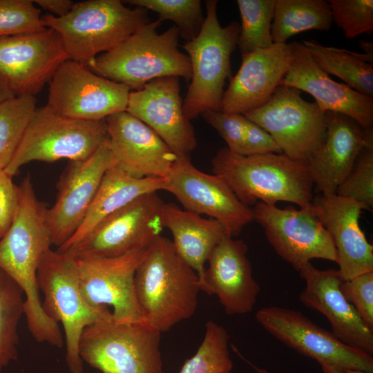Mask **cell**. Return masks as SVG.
Returning <instances> with one entry per match:
<instances>
[{
	"label": "cell",
	"mask_w": 373,
	"mask_h": 373,
	"mask_svg": "<svg viewBox=\"0 0 373 373\" xmlns=\"http://www.w3.org/2000/svg\"><path fill=\"white\" fill-rule=\"evenodd\" d=\"M134 285L142 321L160 333L189 319L197 309L198 276L166 238L160 236L144 250Z\"/></svg>",
	"instance_id": "cell-1"
},
{
	"label": "cell",
	"mask_w": 373,
	"mask_h": 373,
	"mask_svg": "<svg viewBox=\"0 0 373 373\" xmlns=\"http://www.w3.org/2000/svg\"><path fill=\"white\" fill-rule=\"evenodd\" d=\"M211 164L213 174L222 178L248 207L258 202L276 205L280 201L300 208L312 205L314 184L307 162L283 153L244 155L223 147Z\"/></svg>",
	"instance_id": "cell-2"
},
{
	"label": "cell",
	"mask_w": 373,
	"mask_h": 373,
	"mask_svg": "<svg viewBox=\"0 0 373 373\" xmlns=\"http://www.w3.org/2000/svg\"><path fill=\"white\" fill-rule=\"evenodd\" d=\"M162 20L151 21L113 49L96 56L87 66L95 73L140 90L150 81L175 76L189 81V56L180 51V31L172 26L162 33Z\"/></svg>",
	"instance_id": "cell-3"
},
{
	"label": "cell",
	"mask_w": 373,
	"mask_h": 373,
	"mask_svg": "<svg viewBox=\"0 0 373 373\" xmlns=\"http://www.w3.org/2000/svg\"><path fill=\"white\" fill-rule=\"evenodd\" d=\"M41 21L46 28L59 35L68 59L86 65L151 21L148 10L126 7L119 0L74 3L65 16L46 14Z\"/></svg>",
	"instance_id": "cell-4"
},
{
	"label": "cell",
	"mask_w": 373,
	"mask_h": 373,
	"mask_svg": "<svg viewBox=\"0 0 373 373\" xmlns=\"http://www.w3.org/2000/svg\"><path fill=\"white\" fill-rule=\"evenodd\" d=\"M217 4L216 0L205 1L200 31L182 46L191 66V83L182 104L190 121L207 111H220L224 82L231 74V55L238 46L240 24L231 21L222 27Z\"/></svg>",
	"instance_id": "cell-5"
},
{
	"label": "cell",
	"mask_w": 373,
	"mask_h": 373,
	"mask_svg": "<svg viewBox=\"0 0 373 373\" xmlns=\"http://www.w3.org/2000/svg\"><path fill=\"white\" fill-rule=\"evenodd\" d=\"M161 333L144 321L111 316L84 329L79 341L83 362L102 373H163Z\"/></svg>",
	"instance_id": "cell-6"
},
{
	"label": "cell",
	"mask_w": 373,
	"mask_h": 373,
	"mask_svg": "<svg viewBox=\"0 0 373 373\" xmlns=\"http://www.w3.org/2000/svg\"><path fill=\"white\" fill-rule=\"evenodd\" d=\"M39 289L46 314L61 323L66 343V361L70 373H83L79 341L87 326L112 315L106 306L93 307L84 299L79 287L76 260L66 252L50 249L37 271Z\"/></svg>",
	"instance_id": "cell-7"
},
{
	"label": "cell",
	"mask_w": 373,
	"mask_h": 373,
	"mask_svg": "<svg viewBox=\"0 0 373 373\" xmlns=\"http://www.w3.org/2000/svg\"><path fill=\"white\" fill-rule=\"evenodd\" d=\"M105 119L88 121L64 117L47 105L37 108L6 172L13 177L33 161L82 160L107 140Z\"/></svg>",
	"instance_id": "cell-8"
},
{
	"label": "cell",
	"mask_w": 373,
	"mask_h": 373,
	"mask_svg": "<svg viewBox=\"0 0 373 373\" xmlns=\"http://www.w3.org/2000/svg\"><path fill=\"white\" fill-rule=\"evenodd\" d=\"M164 204L157 192L142 195L104 218L76 245L62 252L79 259L144 250L161 236Z\"/></svg>",
	"instance_id": "cell-9"
},
{
	"label": "cell",
	"mask_w": 373,
	"mask_h": 373,
	"mask_svg": "<svg viewBox=\"0 0 373 373\" xmlns=\"http://www.w3.org/2000/svg\"><path fill=\"white\" fill-rule=\"evenodd\" d=\"M267 131L289 157L307 162L323 142L327 128L325 112L316 102L301 97L300 90L279 86L260 106L243 115Z\"/></svg>",
	"instance_id": "cell-10"
},
{
	"label": "cell",
	"mask_w": 373,
	"mask_h": 373,
	"mask_svg": "<svg viewBox=\"0 0 373 373\" xmlns=\"http://www.w3.org/2000/svg\"><path fill=\"white\" fill-rule=\"evenodd\" d=\"M48 84V106L64 117L88 121L126 111L131 92L71 59L59 65Z\"/></svg>",
	"instance_id": "cell-11"
},
{
	"label": "cell",
	"mask_w": 373,
	"mask_h": 373,
	"mask_svg": "<svg viewBox=\"0 0 373 373\" xmlns=\"http://www.w3.org/2000/svg\"><path fill=\"white\" fill-rule=\"evenodd\" d=\"M256 319L274 338L319 365L373 373L370 354L343 343L300 311L264 307L257 311Z\"/></svg>",
	"instance_id": "cell-12"
},
{
	"label": "cell",
	"mask_w": 373,
	"mask_h": 373,
	"mask_svg": "<svg viewBox=\"0 0 373 373\" xmlns=\"http://www.w3.org/2000/svg\"><path fill=\"white\" fill-rule=\"evenodd\" d=\"M253 211L254 220L264 229L269 244L296 271L299 272L315 258L337 262L333 241L312 205L297 210L258 202Z\"/></svg>",
	"instance_id": "cell-13"
},
{
	"label": "cell",
	"mask_w": 373,
	"mask_h": 373,
	"mask_svg": "<svg viewBox=\"0 0 373 373\" xmlns=\"http://www.w3.org/2000/svg\"><path fill=\"white\" fill-rule=\"evenodd\" d=\"M164 190L174 195L184 209L220 222L233 238L254 220L253 209L241 202L222 178L200 171L189 157H177Z\"/></svg>",
	"instance_id": "cell-14"
},
{
	"label": "cell",
	"mask_w": 373,
	"mask_h": 373,
	"mask_svg": "<svg viewBox=\"0 0 373 373\" xmlns=\"http://www.w3.org/2000/svg\"><path fill=\"white\" fill-rule=\"evenodd\" d=\"M114 165L108 138L90 157L70 161L57 182L55 204L46 212L52 245L61 247L77 231L105 173Z\"/></svg>",
	"instance_id": "cell-15"
},
{
	"label": "cell",
	"mask_w": 373,
	"mask_h": 373,
	"mask_svg": "<svg viewBox=\"0 0 373 373\" xmlns=\"http://www.w3.org/2000/svg\"><path fill=\"white\" fill-rule=\"evenodd\" d=\"M67 59L61 37L52 28L0 37V79L15 96L37 94Z\"/></svg>",
	"instance_id": "cell-16"
},
{
	"label": "cell",
	"mask_w": 373,
	"mask_h": 373,
	"mask_svg": "<svg viewBox=\"0 0 373 373\" xmlns=\"http://www.w3.org/2000/svg\"><path fill=\"white\" fill-rule=\"evenodd\" d=\"M17 208L0 238V269L12 280L35 276L52 245L46 220L47 208L36 196L29 175L18 186Z\"/></svg>",
	"instance_id": "cell-17"
},
{
	"label": "cell",
	"mask_w": 373,
	"mask_h": 373,
	"mask_svg": "<svg viewBox=\"0 0 373 373\" xmlns=\"http://www.w3.org/2000/svg\"><path fill=\"white\" fill-rule=\"evenodd\" d=\"M144 250L118 257L75 259L79 287L86 301L93 307H112L113 318L118 321H143L134 279Z\"/></svg>",
	"instance_id": "cell-18"
},
{
	"label": "cell",
	"mask_w": 373,
	"mask_h": 373,
	"mask_svg": "<svg viewBox=\"0 0 373 373\" xmlns=\"http://www.w3.org/2000/svg\"><path fill=\"white\" fill-rule=\"evenodd\" d=\"M182 104L180 77H164L131 91L126 111L155 131L177 157H189L197 140Z\"/></svg>",
	"instance_id": "cell-19"
},
{
	"label": "cell",
	"mask_w": 373,
	"mask_h": 373,
	"mask_svg": "<svg viewBox=\"0 0 373 373\" xmlns=\"http://www.w3.org/2000/svg\"><path fill=\"white\" fill-rule=\"evenodd\" d=\"M305 288L299 295L307 307L318 311L330 323L332 333L341 342L373 353V329L363 322L341 289L338 269H318L308 262L300 271Z\"/></svg>",
	"instance_id": "cell-20"
},
{
	"label": "cell",
	"mask_w": 373,
	"mask_h": 373,
	"mask_svg": "<svg viewBox=\"0 0 373 373\" xmlns=\"http://www.w3.org/2000/svg\"><path fill=\"white\" fill-rule=\"evenodd\" d=\"M115 165L137 178H165L177 156L149 126L126 111L105 119Z\"/></svg>",
	"instance_id": "cell-21"
},
{
	"label": "cell",
	"mask_w": 373,
	"mask_h": 373,
	"mask_svg": "<svg viewBox=\"0 0 373 373\" xmlns=\"http://www.w3.org/2000/svg\"><path fill=\"white\" fill-rule=\"evenodd\" d=\"M247 251L243 240L226 235L211 253L208 267L199 278L200 291L216 295L228 315L251 312L260 291Z\"/></svg>",
	"instance_id": "cell-22"
},
{
	"label": "cell",
	"mask_w": 373,
	"mask_h": 373,
	"mask_svg": "<svg viewBox=\"0 0 373 373\" xmlns=\"http://www.w3.org/2000/svg\"><path fill=\"white\" fill-rule=\"evenodd\" d=\"M291 45L288 70L280 86L309 93L323 112L342 113L356 120L365 129L373 128V97L332 80L302 43L294 41Z\"/></svg>",
	"instance_id": "cell-23"
},
{
	"label": "cell",
	"mask_w": 373,
	"mask_h": 373,
	"mask_svg": "<svg viewBox=\"0 0 373 373\" xmlns=\"http://www.w3.org/2000/svg\"><path fill=\"white\" fill-rule=\"evenodd\" d=\"M312 205L329 233L337 254L343 280L373 271V246L359 225L364 207L356 200L334 194L317 193Z\"/></svg>",
	"instance_id": "cell-24"
},
{
	"label": "cell",
	"mask_w": 373,
	"mask_h": 373,
	"mask_svg": "<svg viewBox=\"0 0 373 373\" xmlns=\"http://www.w3.org/2000/svg\"><path fill=\"white\" fill-rule=\"evenodd\" d=\"M291 55V43L241 55L240 67L224 91L220 111L244 115L265 104L280 86Z\"/></svg>",
	"instance_id": "cell-25"
},
{
	"label": "cell",
	"mask_w": 373,
	"mask_h": 373,
	"mask_svg": "<svg viewBox=\"0 0 373 373\" xmlns=\"http://www.w3.org/2000/svg\"><path fill=\"white\" fill-rule=\"evenodd\" d=\"M327 128L324 139L307 160V166L317 193H336L349 175L365 144L367 130L352 117L325 112Z\"/></svg>",
	"instance_id": "cell-26"
},
{
	"label": "cell",
	"mask_w": 373,
	"mask_h": 373,
	"mask_svg": "<svg viewBox=\"0 0 373 373\" xmlns=\"http://www.w3.org/2000/svg\"><path fill=\"white\" fill-rule=\"evenodd\" d=\"M162 223L171 232L177 252L199 278L204 274L205 265L215 247L229 235L218 220L206 219L173 203H164Z\"/></svg>",
	"instance_id": "cell-27"
},
{
	"label": "cell",
	"mask_w": 373,
	"mask_h": 373,
	"mask_svg": "<svg viewBox=\"0 0 373 373\" xmlns=\"http://www.w3.org/2000/svg\"><path fill=\"white\" fill-rule=\"evenodd\" d=\"M164 185L165 178H137L113 166L105 173L83 222L74 235L57 250L65 251L74 247L104 218L142 195L164 190Z\"/></svg>",
	"instance_id": "cell-28"
},
{
	"label": "cell",
	"mask_w": 373,
	"mask_h": 373,
	"mask_svg": "<svg viewBox=\"0 0 373 373\" xmlns=\"http://www.w3.org/2000/svg\"><path fill=\"white\" fill-rule=\"evenodd\" d=\"M302 44L327 75H335L349 87L373 97V55L325 46L315 40H303Z\"/></svg>",
	"instance_id": "cell-29"
},
{
	"label": "cell",
	"mask_w": 373,
	"mask_h": 373,
	"mask_svg": "<svg viewBox=\"0 0 373 373\" xmlns=\"http://www.w3.org/2000/svg\"><path fill=\"white\" fill-rule=\"evenodd\" d=\"M332 23L328 1L276 0L271 35L274 44H285L304 31H328Z\"/></svg>",
	"instance_id": "cell-30"
},
{
	"label": "cell",
	"mask_w": 373,
	"mask_h": 373,
	"mask_svg": "<svg viewBox=\"0 0 373 373\" xmlns=\"http://www.w3.org/2000/svg\"><path fill=\"white\" fill-rule=\"evenodd\" d=\"M25 298L20 287L0 269V373L17 359L19 321Z\"/></svg>",
	"instance_id": "cell-31"
},
{
	"label": "cell",
	"mask_w": 373,
	"mask_h": 373,
	"mask_svg": "<svg viewBox=\"0 0 373 373\" xmlns=\"http://www.w3.org/2000/svg\"><path fill=\"white\" fill-rule=\"evenodd\" d=\"M35 95L15 96L0 104V170L10 163L37 108Z\"/></svg>",
	"instance_id": "cell-32"
},
{
	"label": "cell",
	"mask_w": 373,
	"mask_h": 373,
	"mask_svg": "<svg viewBox=\"0 0 373 373\" xmlns=\"http://www.w3.org/2000/svg\"><path fill=\"white\" fill-rule=\"evenodd\" d=\"M276 0H238L241 24L238 41L241 55L271 47Z\"/></svg>",
	"instance_id": "cell-33"
},
{
	"label": "cell",
	"mask_w": 373,
	"mask_h": 373,
	"mask_svg": "<svg viewBox=\"0 0 373 373\" xmlns=\"http://www.w3.org/2000/svg\"><path fill=\"white\" fill-rule=\"evenodd\" d=\"M229 338L223 326L208 321L200 345L179 373H231L233 364L229 350Z\"/></svg>",
	"instance_id": "cell-34"
},
{
	"label": "cell",
	"mask_w": 373,
	"mask_h": 373,
	"mask_svg": "<svg viewBox=\"0 0 373 373\" xmlns=\"http://www.w3.org/2000/svg\"><path fill=\"white\" fill-rule=\"evenodd\" d=\"M123 3L152 10L162 21H173L185 42L198 35L204 21L200 0H127Z\"/></svg>",
	"instance_id": "cell-35"
},
{
	"label": "cell",
	"mask_w": 373,
	"mask_h": 373,
	"mask_svg": "<svg viewBox=\"0 0 373 373\" xmlns=\"http://www.w3.org/2000/svg\"><path fill=\"white\" fill-rule=\"evenodd\" d=\"M336 194L361 204L365 210L373 208V128L367 130L364 145L346 179Z\"/></svg>",
	"instance_id": "cell-36"
},
{
	"label": "cell",
	"mask_w": 373,
	"mask_h": 373,
	"mask_svg": "<svg viewBox=\"0 0 373 373\" xmlns=\"http://www.w3.org/2000/svg\"><path fill=\"white\" fill-rule=\"evenodd\" d=\"M46 28L33 1L0 0V37L37 33Z\"/></svg>",
	"instance_id": "cell-37"
},
{
	"label": "cell",
	"mask_w": 373,
	"mask_h": 373,
	"mask_svg": "<svg viewBox=\"0 0 373 373\" xmlns=\"http://www.w3.org/2000/svg\"><path fill=\"white\" fill-rule=\"evenodd\" d=\"M333 21L347 39L373 32L372 0H330Z\"/></svg>",
	"instance_id": "cell-38"
},
{
	"label": "cell",
	"mask_w": 373,
	"mask_h": 373,
	"mask_svg": "<svg viewBox=\"0 0 373 373\" xmlns=\"http://www.w3.org/2000/svg\"><path fill=\"white\" fill-rule=\"evenodd\" d=\"M201 115L217 131L229 150L244 155L246 117L243 115L207 111Z\"/></svg>",
	"instance_id": "cell-39"
},
{
	"label": "cell",
	"mask_w": 373,
	"mask_h": 373,
	"mask_svg": "<svg viewBox=\"0 0 373 373\" xmlns=\"http://www.w3.org/2000/svg\"><path fill=\"white\" fill-rule=\"evenodd\" d=\"M341 289L363 322L373 329V271L344 280Z\"/></svg>",
	"instance_id": "cell-40"
},
{
	"label": "cell",
	"mask_w": 373,
	"mask_h": 373,
	"mask_svg": "<svg viewBox=\"0 0 373 373\" xmlns=\"http://www.w3.org/2000/svg\"><path fill=\"white\" fill-rule=\"evenodd\" d=\"M5 170H0V238L8 230L17 208L18 186Z\"/></svg>",
	"instance_id": "cell-41"
},
{
	"label": "cell",
	"mask_w": 373,
	"mask_h": 373,
	"mask_svg": "<svg viewBox=\"0 0 373 373\" xmlns=\"http://www.w3.org/2000/svg\"><path fill=\"white\" fill-rule=\"evenodd\" d=\"M270 153H281L282 151L267 131L246 117L244 155Z\"/></svg>",
	"instance_id": "cell-42"
},
{
	"label": "cell",
	"mask_w": 373,
	"mask_h": 373,
	"mask_svg": "<svg viewBox=\"0 0 373 373\" xmlns=\"http://www.w3.org/2000/svg\"><path fill=\"white\" fill-rule=\"evenodd\" d=\"M33 2L41 8L52 13L51 15L57 17L67 15L74 5V3L70 0H35Z\"/></svg>",
	"instance_id": "cell-43"
},
{
	"label": "cell",
	"mask_w": 373,
	"mask_h": 373,
	"mask_svg": "<svg viewBox=\"0 0 373 373\" xmlns=\"http://www.w3.org/2000/svg\"><path fill=\"white\" fill-rule=\"evenodd\" d=\"M323 373H370L354 369H337L325 364H320Z\"/></svg>",
	"instance_id": "cell-44"
},
{
	"label": "cell",
	"mask_w": 373,
	"mask_h": 373,
	"mask_svg": "<svg viewBox=\"0 0 373 373\" xmlns=\"http://www.w3.org/2000/svg\"><path fill=\"white\" fill-rule=\"evenodd\" d=\"M13 97H15V95L12 93L9 88L0 79V104Z\"/></svg>",
	"instance_id": "cell-45"
},
{
	"label": "cell",
	"mask_w": 373,
	"mask_h": 373,
	"mask_svg": "<svg viewBox=\"0 0 373 373\" xmlns=\"http://www.w3.org/2000/svg\"><path fill=\"white\" fill-rule=\"evenodd\" d=\"M359 47L363 50V53L367 55H373V42L372 41L361 40L358 43Z\"/></svg>",
	"instance_id": "cell-46"
},
{
	"label": "cell",
	"mask_w": 373,
	"mask_h": 373,
	"mask_svg": "<svg viewBox=\"0 0 373 373\" xmlns=\"http://www.w3.org/2000/svg\"><path fill=\"white\" fill-rule=\"evenodd\" d=\"M238 354L240 356L241 358H242L248 364H249L250 366L252 367V368L257 372V373H272L269 371H268L266 369H264V368H260V367H257L256 365H254L253 363H251V362H249V361H247V359H245V358L242 357V356H241L239 352H238Z\"/></svg>",
	"instance_id": "cell-47"
}]
</instances>
